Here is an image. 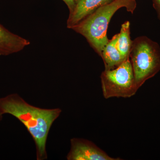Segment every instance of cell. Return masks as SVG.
<instances>
[{
	"mask_svg": "<svg viewBox=\"0 0 160 160\" xmlns=\"http://www.w3.org/2000/svg\"><path fill=\"white\" fill-rule=\"evenodd\" d=\"M61 112L59 108L42 109L32 106L16 93L0 98V114L11 115L25 126L35 144L38 160L47 159L48 134Z\"/></svg>",
	"mask_w": 160,
	"mask_h": 160,
	"instance_id": "6da1fadb",
	"label": "cell"
},
{
	"mask_svg": "<svg viewBox=\"0 0 160 160\" xmlns=\"http://www.w3.org/2000/svg\"><path fill=\"white\" fill-rule=\"evenodd\" d=\"M136 6V0H113L98 8L71 29L86 38L91 47L102 58L103 49L109 41L107 31L112 16L123 7L132 13Z\"/></svg>",
	"mask_w": 160,
	"mask_h": 160,
	"instance_id": "7a4b0ae2",
	"label": "cell"
},
{
	"mask_svg": "<svg viewBox=\"0 0 160 160\" xmlns=\"http://www.w3.org/2000/svg\"><path fill=\"white\" fill-rule=\"evenodd\" d=\"M129 58L138 89L160 71V46L147 37L132 41Z\"/></svg>",
	"mask_w": 160,
	"mask_h": 160,
	"instance_id": "3957f363",
	"label": "cell"
},
{
	"mask_svg": "<svg viewBox=\"0 0 160 160\" xmlns=\"http://www.w3.org/2000/svg\"><path fill=\"white\" fill-rule=\"evenodd\" d=\"M101 79L103 96L106 99L131 98L139 89L129 58L115 69H105Z\"/></svg>",
	"mask_w": 160,
	"mask_h": 160,
	"instance_id": "277c9868",
	"label": "cell"
},
{
	"mask_svg": "<svg viewBox=\"0 0 160 160\" xmlns=\"http://www.w3.org/2000/svg\"><path fill=\"white\" fill-rule=\"evenodd\" d=\"M71 148L67 156L68 160H121L109 156L91 141L73 138L70 141Z\"/></svg>",
	"mask_w": 160,
	"mask_h": 160,
	"instance_id": "5b68a950",
	"label": "cell"
},
{
	"mask_svg": "<svg viewBox=\"0 0 160 160\" xmlns=\"http://www.w3.org/2000/svg\"><path fill=\"white\" fill-rule=\"evenodd\" d=\"M112 1V0H75L74 7L72 11L69 12L67 20V28L71 29L98 8Z\"/></svg>",
	"mask_w": 160,
	"mask_h": 160,
	"instance_id": "8992f818",
	"label": "cell"
},
{
	"mask_svg": "<svg viewBox=\"0 0 160 160\" xmlns=\"http://www.w3.org/2000/svg\"><path fill=\"white\" fill-rule=\"evenodd\" d=\"M30 42L12 33L0 24V56H7L22 51Z\"/></svg>",
	"mask_w": 160,
	"mask_h": 160,
	"instance_id": "52a82bcc",
	"label": "cell"
},
{
	"mask_svg": "<svg viewBox=\"0 0 160 160\" xmlns=\"http://www.w3.org/2000/svg\"><path fill=\"white\" fill-rule=\"evenodd\" d=\"M118 34H116L104 47L102 52L105 69L111 70L117 68L126 59L118 49L116 46Z\"/></svg>",
	"mask_w": 160,
	"mask_h": 160,
	"instance_id": "ba28073f",
	"label": "cell"
},
{
	"mask_svg": "<svg viewBox=\"0 0 160 160\" xmlns=\"http://www.w3.org/2000/svg\"><path fill=\"white\" fill-rule=\"evenodd\" d=\"M130 23L125 22L122 25L121 31L118 33L116 46L119 51L126 59L129 58L132 41L130 36Z\"/></svg>",
	"mask_w": 160,
	"mask_h": 160,
	"instance_id": "9c48e42d",
	"label": "cell"
},
{
	"mask_svg": "<svg viewBox=\"0 0 160 160\" xmlns=\"http://www.w3.org/2000/svg\"><path fill=\"white\" fill-rule=\"evenodd\" d=\"M153 8L157 13L158 17L160 20V0H152Z\"/></svg>",
	"mask_w": 160,
	"mask_h": 160,
	"instance_id": "30bf717a",
	"label": "cell"
},
{
	"mask_svg": "<svg viewBox=\"0 0 160 160\" xmlns=\"http://www.w3.org/2000/svg\"><path fill=\"white\" fill-rule=\"evenodd\" d=\"M62 1L68 6L69 12L72 11L74 6L75 0H62Z\"/></svg>",
	"mask_w": 160,
	"mask_h": 160,
	"instance_id": "8fae6325",
	"label": "cell"
},
{
	"mask_svg": "<svg viewBox=\"0 0 160 160\" xmlns=\"http://www.w3.org/2000/svg\"><path fill=\"white\" fill-rule=\"evenodd\" d=\"M2 116L3 115H2L0 114V121H1L2 118Z\"/></svg>",
	"mask_w": 160,
	"mask_h": 160,
	"instance_id": "7c38bea8",
	"label": "cell"
},
{
	"mask_svg": "<svg viewBox=\"0 0 160 160\" xmlns=\"http://www.w3.org/2000/svg\"><path fill=\"white\" fill-rule=\"evenodd\" d=\"M112 1H113V0H112Z\"/></svg>",
	"mask_w": 160,
	"mask_h": 160,
	"instance_id": "4fadbf2b",
	"label": "cell"
}]
</instances>
